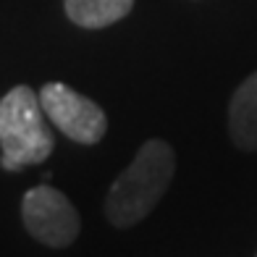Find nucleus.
<instances>
[{
  "label": "nucleus",
  "instance_id": "nucleus-5",
  "mask_svg": "<svg viewBox=\"0 0 257 257\" xmlns=\"http://www.w3.org/2000/svg\"><path fill=\"white\" fill-rule=\"evenodd\" d=\"M228 137L233 147L257 153V71L236 87L228 102Z\"/></svg>",
  "mask_w": 257,
  "mask_h": 257
},
{
  "label": "nucleus",
  "instance_id": "nucleus-4",
  "mask_svg": "<svg viewBox=\"0 0 257 257\" xmlns=\"http://www.w3.org/2000/svg\"><path fill=\"white\" fill-rule=\"evenodd\" d=\"M21 220L29 236L50 249H63L74 244L81 231V218L74 202L61 189L48 184H40L24 194Z\"/></svg>",
  "mask_w": 257,
  "mask_h": 257
},
{
  "label": "nucleus",
  "instance_id": "nucleus-6",
  "mask_svg": "<svg viewBox=\"0 0 257 257\" xmlns=\"http://www.w3.org/2000/svg\"><path fill=\"white\" fill-rule=\"evenodd\" d=\"M66 16L81 29H105L126 19L134 0H63Z\"/></svg>",
  "mask_w": 257,
  "mask_h": 257
},
{
  "label": "nucleus",
  "instance_id": "nucleus-1",
  "mask_svg": "<svg viewBox=\"0 0 257 257\" xmlns=\"http://www.w3.org/2000/svg\"><path fill=\"white\" fill-rule=\"evenodd\" d=\"M176 155L166 139H147L105 197V215L115 228H132L153 213L171 186Z\"/></svg>",
  "mask_w": 257,
  "mask_h": 257
},
{
  "label": "nucleus",
  "instance_id": "nucleus-3",
  "mask_svg": "<svg viewBox=\"0 0 257 257\" xmlns=\"http://www.w3.org/2000/svg\"><path fill=\"white\" fill-rule=\"evenodd\" d=\"M40 102L48 121L76 145L92 147L108 132V115L95 100L71 89L63 81H48L40 89Z\"/></svg>",
  "mask_w": 257,
  "mask_h": 257
},
{
  "label": "nucleus",
  "instance_id": "nucleus-7",
  "mask_svg": "<svg viewBox=\"0 0 257 257\" xmlns=\"http://www.w3.org/2000/svg\"><path fill=\"white\" fill-rule=\"evenodd\" d=\"M254 257H257V254H254Z\"/></svg>",
  "mask_w": 257,
  "mask_h": 257
},
{
  "label": "nucleus",
  "instance_id": "nucleus-2",
  "mask_svg": "<svg viewBox=\"0 0 257 257\" xmlns=\"http://www.w3.org/2000/svg\"><path fill=\"white\" fill-rule=\"evenodd\" d=\"M55 137L48 126L40 95L27 84H16L0 97V168L24 171L53 155Z\"/></svg>",
  "mask_w": 257,
  "mask_h": 257
}]
</instances>
